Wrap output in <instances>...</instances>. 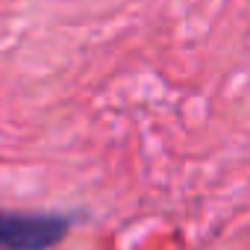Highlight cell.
I'll list each match as a JSON object with an SVG mask.
<instances>
[{
    "instance_id": "cell-1",
    "label": "cell",
    "mask_w": 250,
    "mask_h": 250,
    "mask_svg": "<svg viewBox=\"0 0 250 250\" xmlns=\"http://www.w3.org/2000/svg\"><path fill=\"white\" fill-rule=\"evenodd\" d=\"M65 221L53 215L0 212V244L12 250H44L65 235Z\"/></svg>"
}]
</instances>
